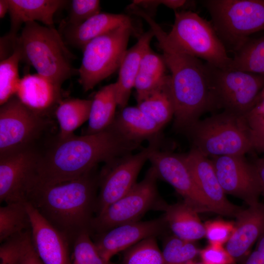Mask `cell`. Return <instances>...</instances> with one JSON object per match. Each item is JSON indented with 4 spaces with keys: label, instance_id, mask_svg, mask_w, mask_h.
I'll use <instances>...</instances> for the list:
<instances>
[{
    "label": "cell",
    "instance_id": "1",
    "mask_svg": "<svg viewBox=\"0 0 264 264\" xmlns=\"http://www.w3.org/2000/svg\"><path fill=\"white\" fill-rule=\"evenodd\" d=\"M141 143L127 138L113 124L98 133L58 139L40 153L35 184H50L76 178L96 168L141 150Z\"/></svg>",
    "mask_w": 264,
    "mask_h": 264
},
{
    "label": "cell",
    "instance_id": "2",
    "mask_svg": "<svg viewBox=\"0 0 264 264\" xmlns=\"http://www.w3.org/2000/svg\"><path fill=\"white\" fill-rule=\"evenodd\" d=\"M144 20L154 32L171 71L173 128L186 133L203 113L213 109L208 64L174 45L152 17L146 16Z\"/></svg>",
    "mask_w": 264,
    "mask_h": 264
},
{
    "label": "cell",
    "instance_id": "3",
    "mask_svg": "<svg viewBox=\"0 0 264 264\" xmlns=\"http://www.w3.org/2000/svg\"><path fill=\"white\" fill-rule=\"evenodd\" d=\"M95 169L70 180L35 185L28 195L27 201L64 235L70 246L82 233L92 234L100 180Z\"/></svg>",
    "mask_w": 264,
    "mask_h": 264
},
{
    "label": "cell",
    "instance_id": "4",
    "mask_svg": "<svg viewBox=\"0 0 264 264\" xmlns=\"http://www.w3.org/2000/svg\"><path fill=\"white\" fill-rule=\"evenodd\" d=\"M17 49L21 61L61 87L76 72L72 65L75 56L54 27L38 22L25 23L18 37Z\"/></svg>",
    "mask_w": 264,
    "mask_h": 264
},
{
    "label": "cell",
    "instance_id": "5",
    "mask_svg": "<svg viewBox=\"0 0 264 264\" xmlns=\"http://www.w3.org/2000/svg\"><path fill=\"white\" fill-rule=\"evenodd\" d=\"M186 133L193 148L210 158L244 155L254 149L251 131L244 116L225 111L198 121Z\"/></svg>",
    "mask_w": 264,
    "mask_h": 264
},
{
    "label": "cell",
    "instance_id": "6",
    "mask_svg": "<svg viewBox=\"0 0 264 264\" xmlns=\"http://www.w3.org/2000/svg\"><path fill=\"white\" fill-rule=\"evenodd\" d=\"M168 40L176 46L213 66L230 68L232 58L212 23L191 10L175 11Z\"/></svg>",
    "mask_w": 264,
    "mask_h": 264
},
{
    "label": "cell",
    "instance_id": "7",
    "mask_svg": "<svg viewBox=\"0 0 264 264\" xmlns=\"http://www.w3.org/2000/svg\"><path fill=\"white\" fill-rule=\"evenodd\" d=\"M218 35L234 52L256 32L264 30V0H206Z\"/></svg>",
    "mask_w": 264,
    "mask_h": 264
},
{
    "label": "cell",
    "instance_id": "8",
    "mask_svg": "<svg viewBox=\"0 0 264 264\" xmlns=\"http://www.w3.org/2000/svg\"><path fill=\"white\" fill-rule=\"evenodd\" d=\"M134 27L122 26L89 42L83 49L79 82L86 92L119 69Z\"/></svg>",
    "mask_w": 264,
    "mask_h": 264
},
{
    "label": "cell",
    "instance_id": "9",
    "mask_svg": "<svg viewBox=\"0 0 264 264\" xmlns=\"http://www.w3.org/2000/svg\"><path fill=\"white\" fill-rule=\"evenodd\" d=\"M208 66L213 109L245 116L256 104L264 75Z\"/></svg>",
    "mask_w": 264,
    "mask_h": 264
},
{
    "label": "cell",
    "instance_id": "10",
    "mask_svg": "<svg viewBox=\"0 0 264 264\" xmlns=\"http://www.w3.org/2000/svg\"><path fill=\"white\" fill-rule=\"evenodd\" d=\"M158 178L151 166L144 178L124 196L94 217L91 233L98 235L118 225L136 221L149 210L162 209L165 203L159 198L156 181Z\"/></svg>",
    "mask_w": 264,
    "mask_h": 264
},
{
    "label": "cell",
    "instance_id": "11",
    "mask_svg": "<svg viewBox=\"0 0 264 264\" xmlns=\"http://www.w3.org/2000/svg\"><path fill=\"white\" fill-rule=\"evenodd\" d=\"M149 143L146 147L135 154H129L106 163L100 174L96 215L124 196L137 183L138 175L150 155L160 149V138Z\"/></svg>",
    "mask_w": 264,
    "mask_h": 264
},
{
    "label": "cell",
    "instance_id": "12",
    "mask_svg": "<svg viewBox=\"0 0 264 264\" xmlns=\"http://www.w3.org/2000/svg\"><path fill=\"white\" fill-rule=\"evenodd\" d=\"M44 116L14 95L0 108V155L33 146L45 128Z\"/></svg>",
    "mask_w": 264,
    "mask_h": 264
},
{
    "label": "cell",
    "instance_id": "13",
    "mask_svg": "<svg viewBox=\"0 0 264 264\" xmlns=\"http://www.w3.org/2000/svg\"><path fill=\"white\" fill-rule=\"evenodd\" d=\"M40 153L30 146L0 155V201H27L36 176Z\"/></svg>",
    "mask_w": 264,
    "mask_h": 264
},
{
    "label": "cell",
    "instance_id": "14",
    "mask_svg": "<svg viewBox=\"0 0 264 264\" xmlns=\"http://www.w3.org/2000/svg\"><path fill=\"white\" fill-rule=\"evenodd\" d=\"M220 184L225 194L238 197L248 205L259 202L261 190L252 163L244 155H224L210 158Z\"/></svg>",
    "mask_w": 264,
    "mask_h": 264
},
{
    "label": "cell",
    "instance_id": "15",
    "mask_svg": "<svg viewBox=\"0 0 264 264\" xmlns=\"http://www.w3.org/2000/svg\"><path fill=\"white\" fill-rule=\"evenodd\" d=\"M149 160L158 177L170 184L185 203L198 213L210 211L203 195L196 184L186 163L184 154L155 150Z\"/></svg>",
    "mask_w": 264,
    "mask_h": 264
},
{
    "label": "cell",
    "instance_id": "16",
    "mask_svg": "<svg viewBox=\"0 0 264 264\" xmlns=\"http://www.w3.org/2000/svg\"><path fill=\"white\" fill-rule=\"evenodd\" d=\"M167 226L164 216L150 220L127 223L97 235L94 243L100 255L106 260L110 261L115 255L140 242L162 234Z\"/></svg>",
    "mask_w": 264,
    "mask_h": 264
},
{
    "label": "cell",
    "instance_id": "17",
    "mask_svg": "<svg viewBox=\"0 0 264 264\" xmlns=\"http://www.w3.org/2000/svg\"><path fill=\"white\" fill-rule=\"evenodd\" d=\"M184 156L196 184L207 201L210 211L235 217L242 208L227 199L211 159L194 148Z\"/></svg>",
    "mask_w": 264,
    "mask_h": 264
},
{
    "label": "cell",
    "instance_id": "18",
    "mask_svg": "<svg viewBox=\"0 0 264 264\" xmlns=\"http://www.w3.org/2000/svg\"><path fill=\"white\" fill-rule=\"evenodd\" d=\"M26 206L30 221L32 242L44 264H71L66 238L29 202Z\"/></svg>",
    "mask_w": 264,
    "mask_h": 264
},
{
    "label": "cell",
    "instance_id": "19",
    "mask_svg": "<svg viewBox=\"0 0 264 264\" xmlns=\"http://www.w3.org/2000/svg\"><path fill=\"white\" fill-rule=\"evenodd\" d=\"M235 217V230L225 249L236 261L243 258L264 233V203L241 209Z\"/></svg>",
    "mask_w": 264,
    "mask_h": 264
},
{
    "label": "cell",
    "instance_id": "20",
    "mask_svg": "<svg viewBox=\"0 0 264 264\" xmlns=\"http://www.w3.org/2000/svg\"><path fill=\"white\" fill-rule=\"evenodd\" d=\"M134 27L130 17L123 14L100 12L76 26L62 25L64 41L81 49L92 40L122 26Z\"/></svg>",
    "mask_w": 264,
    "mask_h": 264
},
{
    "label": "cell",
    "instance_id": "21",
    "mask_svg": "<svg viewBox=\"0 0 264 264\" xmlns=\"http://www.w3.org/2000/svg\"><path fill=\"white\" fill-rule=\"evenodd\" d=\"M61 86L38 73L21 78L15 95L36 113H45L61 100Z\"/></svg>",
    "mask_w": 264,
    "mask_h": 264
},
{
    "label": "cell",
    "instance_id": "22",
    "mask_svg": "<svg viewBox=\"0 0 264 264\" xmlns=\"http://www.w3.org/2000/svg\"><path fill=\"white\" fill-rule=\"evenodd\" d=\"M10 20L9 32L18 35L22 24L29 22H42L54 27V16L67 2L63 0H8Z\"/></svg>",
    "mask_w": 264,
    "mask_h": 264
},
{
    "label": "cell",
    "instance_id": "23",
    "mask_svg": "<svg viewBox=\"0 0 264 264\" xmlns=\"http://www.w3.org/2000/svg\"><path fill=\"white\" fill-rule=\"evenodd\" d=\"M154 37L151 29L142 33L136 43L125 53L119 68L117 81L115 83L117 105L120 109L127 106L141 59L150 48V43Z\"/></svg>",
    "mask_w": 264,
    "mask_h": 264
},
{
    "label": "cell",
    "instance_id": "24",
    "mask_svg": "<svg viewBox=\"0 0 264 264\" xmlns=\"http://www.w3.org/2000/svg\"><path fill=\"white\" fill-rule=\"evenodd\" d=\"M162 210L167 225L175 236L190 242L205 236L204 224L198 213L184 201L171 205L166 203Z\"/></svg>",
    "mask_w": 264,
    "mask_h": 264
},
{
    "label": "cell",
    "instance_id": "25",
    "mask_svg": "<svg viewBox=\"0 0 264 264\" xmlns=\"http://www.w3.org/2000/svg\"><path fill=\"white\" fill-rule=\"evenodd\" d=\"M112 124L127 138L140 143L160 137L162 129L137 106L121 109Z\"/></svg>",
    "mask_w": 264,
    "mask_h": 264
},
{
    "label": "cell",
    "instance_id": "26",
    "mask_svg": "<svg viewBox=\"0 0 264 264\" xmlns=\"http://www.w3.org/2000/svg\"><path fill=\"white\" fill-rule=\"evenodd\" d=\"M137 102L141 111L163 128L174 114L170 75H166L158 87Z\"/></svg>",
    "mask_w": 264,
    "mask_h": 264
},
{
    "label": "cell",
    "instance_id": "27",
    "mask_svg": "<svg viewBox=\"0 0 264 264\" xmlns=\"http://www.w3.org/2000/svg\"><path fill=\"white\" fill-rule=\"evenodd\" d=\"M117 107L115 83L99 89L92 100L86 134L98 133L110 126L116 116Z\"/></svg>",
    "mask_w": 264,
    "mask_h": 264
},
{
    "label": "cell",
    "instance_id": "28",
    "mask_svg": "<svg viewBox=\"0 0 264 264\" xmlns=\"http://www.w3.org/2000/svg\"><path fill=\"white\" fill-rule=\"evenodd\" d=\"M166 63L162 56L150 48L143 55L134 88L137 102L158 87L166 76Z\"/></svg>",
    "mask_w": 264,
    "mask_h": 264
},
{
    "label": "cell",
    "instance_id": "29",
    "mask_svg": "<svg viewBox=\"0 0 264 264\" xmlns=\"http://www.w3.org/2000/svg\"><path fill=\"white\" fill-rule=\"evenodd\" d=\"M91 103L92 100L79 98L59 102L55 110L60 128L58 139H65L74 135V131L88 121Z\"/></svg>",
    "mask_w": 264,
    "mask_h": 264
},
{
    "label": "cell",
    "instance_id": "30",
    "mask_svg": "<svg viewBox=\"0 0 264 264\" xmlns=\"http://www.w3.org/2000/svg\"><path fill=\"white\" fill-rule=\"evenodd\" d=\"M230 68L264 75V36L250 38L236 50Z\"/></svg>",
    "mask_w": 264,
    "mask_h": 264
},
{
    "label": "cell",
    "instance_id": "31",
    "mask_svg": "<svg viewBox=\"0 0 264 264\" xmlns=\"http://www.w3.org/2000/svg\"><path fill=\"white\" fill-rule=\"evenodd\" d=\"M0 208V241L30 230L26 201L13 202Z\"/></svg>",
    "mask_w": 264,
    "mask_h": 264
},
{
    "label": "cell",
    "instance_id": "32",
    "mask_svg": "<svg viewBox=\"0 0 264 264\" xmlns=\"http://www.w3.org/2000/svg\"><path fill=\"white\" fill-rule=\"evenodd\" d=\"M161 252L163 264H188L199 254V250L194 242L173 235L166 239Z\"/></svg>",
    "mask_w": 264,
    "mask_h": 264
},
{
    "label": "cell",
    "instance_id": "33",
    "mask_svg": "<svg viewBox=\"0 0 264 264\" xmlns=\"http://www.w3.org/2000/svg\"><path fill=\"white\" fill-rule=\"evenodd\" d=\"M21 61L19 51L16 49L8 58L0 62V105L15 95L21 78L19 63Z\"/></svg>",
    "mask_w": 264,
    "mask_h": 264
},
{
    "label": "cell",
    "instance_id": "34",
    "mask_svg": "<svg viewBox=\"0 0 264 264\" xmlns=\"http://www.w3.org/2000/svg\"><path fill=\"white\" fill-rule=\"evenodd\" d=\"M122 264H163L156 237L146 239L125 251Z\"/></svg>",
    "mask_w": 264,
    "mask_h": 264
},
{
    "label": "cell",
    "instance_id": "35",
    "mask_svg": "<svg viewBox=\"0 0 264 264\" xmlns=\"http://www.w3.org/2000/svg\"><path fill=\"white\" fill-rule=\"evenodd\" d=\"M90 232H85L78 236L73 244V260L71 264H118L107 261L99 254Z\"/></svg>",
    "mask_w": 264,
    "mask_h": 264
},
{
    "label": "cell",
    "instance_id": "36",
    "mask_svg": "<svg viewBox=\"0 0 264 264\" xmlns=\"http://www.w3.org/2000/svg\"><path fill=\"white\" fill-rule=\"evenodd\" d=\"M101 12L98 0H73L71 1L68 18L62 25L76 26Z\"/></svg>",
    "mask_w": 264,
    "mask_h": 264
},
{
    "label": "cell",
    "instance_id": "37",
    "mask_svg": "<svg viewBox=\"0 0 264 264\" xmlns=\"http://www.w3.org/2000/svg\"><path fill=\"white\" fill-rule=\"evenodd\" d=\"M204 227L205 236L210 244L222 245L231 237L235 224L229 221L215 220L206 222Z\"/></svg>",
    "mask_w": 264,
    "mask_h": 264
},
{
    "label": "cell",
    "instance_id": "38",
    "mask_svg": "<svg viewBox=\"0 0 264 264\" xmlns=\"http://www.w3.org/2000/svg\"><path fill=\"white\" fill-rule=\"evenodd\" d=\"M29 230L2 242L0 246V264H20L24 242Z\"/></svg>",
    "mask_w": 264,
    "mask_h": 264
},
{
    "label": "cell",
    "instance_id": "39",
    "mask_svg": "<svg viewBox=\"0 0 264 264\" xmlns=\"http://www.w3.org/2000/svg\"><path fill=\"white\" fill-rule=\"evenodd\" d=\"M199 256L203 264H235V261L222 245L210 244L199 250Z\"/></svg>",
    "mask_w": 264,
    "mask_h": 264
},
{
    "label": "cell",
    "instance_id": "40",
    "mask_svg": "<svg viewBox=\"0 0 264 264\" xmlns=\"http://www.w3.org/2000/svg\"><path fill=\"white\" fill-rule=\"evenodd\" d=\"M252 132L264 125V98L255 105L244 116Z\"/></svg>",
    "mask_w": 264,
    "mask_h": 264
},
{
    "label": "cell",
    "instance_id": "41",
    "mask_svg": "<svg viewBox=\"0 0 264 264\" xmlns=\"http://www.w3.org/2000/svg\"><path fill=\"white\" fill-rule=\"evenodd\" d=\"M19 264H44L34 247L30 230L28 231L25 237Z\"/></svg>",
    "mask_w": 264,
    "mask_h": 264
},
{
    "label": "cell",
    "instance_id": "42",
    "mask_svg": "<svg viewBox=\"0 0 264 264\" xmlns=\"http://www.w3.org/2000/svg\"><path fill=\"white\" fill-rule=\"evenodd\" d=\"M19 35L10 32L5 34L0 38V61L4 60L11 56L17 47V39Z\"/></svg>",
    "mask_w": 264,
    "mask_h": 264
},
{
    "label": "cell",
    "instance_id": "43",
    "mask_svg": "<svg viewBox=\"0 0 264 264\" xmlns=\"http://www.w3.org/2000/svg\"><path fill=\"white\" fill-rule=\"evenodd\" d=\"M255 249L242 264H264V233L257 240Z\"/></svg>",
    "mask_w": 264,
    "mask_h": 264
},
{
    "label": "cell",
    "instance_id": "44",
    "mask_svg": "<svg viewBox=\"0 0 264 264\" xmlns=\"http://www.w3.org/2000/svg\"><path fill=\"white\" fill-rule=\"evenodd\" d=\"M251 133L254 149L261 151L264 154V125Z\"/></svg>",
    "mask_w": 264,
    "mask_h": 264
},
{
    "label": "cell",
    "instance_id": "45",
    "mask_svg": "<svg viewBox=\"0 0 264 264\" xmlns=\"http://www.w3.org/2000/svg\"><path fill=\"white\" fill-rule=\"evenodd\" d=\"M259 181L261 195L264 196V157L257 158L252 162Z\"/></svg>",
    "mask_w": 264,
    "mask_h": 264
},
{
    "label": "cell",
    "instance_id": "46",
    "mask_svg": "<svg viewBox=\"0 0 264 264\" xmlns=\"http://www.w3.org/2000/svg\"><path fill=\"white\" fill-rule=\"evenodd\" d=\"M190 1L183 0H164V5L170 8L176 10L187 6Z\"/></svg>",
    "mask_w": 264,
    "mask_h": 264
},
{
    "label": "cell",
    "instance_id": "47",
    "mask_svg": "<svg viewBox=\"0 0 264 264\" xmlns=\"http://www.w3.org/2000/svg\"><path fill=\"white\" fill-rule=\"evenodd\" d=\"M9 4L8 0H0V18L4 17L7 12H9Z\"/></svg>",
    "mask_w": 264,
    "mask_h": 264
},
{
    "label": "cell",
    "instance_id": "48",
    "mask_svg": "<svg viewBox=\"0 0 264 264\" xmlns=\"http://www.w3.org/2000/svg\"><path fill=\"white\" fill-rule=\"evenodd\" d=\"M264 98V87L258 96L256 105Z\"/></svg>",
    "mask_w": 264,
    "mask_h": 264
},
{
    "label": "cell",
    "instance_id": "49",
    "mask_svg": "<svg viewBox=\"0 0 264 264\" xmlns=\"http://www.w3.org/2000/svg\"><path fill=\"white\" fill-rule=\"evenodd\" d=\"M188 264H203L202 263H197L194 261L189 262Z\"/></svg>",
    "mask_w": 264,
    "mask_h": 264
}]
</instances>
